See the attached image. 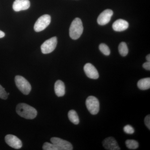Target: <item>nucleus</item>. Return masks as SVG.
I'll list each match as a JSON object with an SVG mask.
<instances>
[{"mask_svg": "<svg viewBox=\"0 0 150 150\" xmlns=\"http://www.w3.org/2000/svg\"><path fill=\"white\" fill-rule=\"evenodd\" d=\"M129 26V23L122 19L117 20L113 23L112 25L113 29L117 32L124 31L127 29Z\"/></svg>", "mask_w": 150, "mask_h": 150, "instance_id": "obj_13", "label": "nucleus"}, {"mask_svg": "<svg viewBox=\"0 0 150 150\" xmlns=\"http://www.w3.org/2000/svg\"><path fill=\"white\" fill-rule=\"evenodd\" d=\"M84 71L87 76L90 79H97L99 78V74L97 70L90 63H87L85 65Z\"/></svg>", "mask_w": 150, "mask_h": 150, "instance_id": "obj_10", "label": "nucleus"}, {"mask_svg": "<svg viewBox=\"0 0 150 150\" xmlns=\"http://www.w3.org/2000/svg\"><path fill=\"white\" fill-rule=\"evenodd\" d=\"M5 35V34L4 33L0 30V38H1L4 37Z\"/></svg>", "mask_w": 150, "mask_h": 150, "instance_id": "obj_25", "label": "nucleus"}, {"mask_svg": "<svg viewBox=\"0 0 150 150\" xmlns=\"http://www.w3.org/2000/svg\"><path fill=\"white\" fill-rule=\"evenodd\" d=\"M126 144L127 147L130 149H137L139 147V143L134 140H127L126 142Z\"/></svg>", "mask_w": 150, "mask_h": 150, "instance_id": "obj_18", "label": "nucleus"}, {"mask_svg": "<svg viewBox=\"0 0 150 150\" xmlns=\"http://www.w3.org/2000/svg\"><path fill=\"white\" fill-rule=\"evenodd\" d=\"M137 86L142 90L149 89L150 88V78H144L140 80L137 83Z\"/></svg>", "mask_w": 150, "mask_h": 150, "instance_id": "obj_15", "label": "nucleus"}, {"mask_svg": "<svg viewBox=\"0 0 150 150\" xmlns=\"http://www.w3.org/2000/svg\"><path fill=\"white\" fill-rule=\"evenodd\" d=\"M30 6V2L29 0H15L14 2L13 8L16 12L26 10Z\"/></svg>", "mask_w": 150, "mask_h": 150, "instance_id": "obj_12", "label": "nucleus"}, {"mask_svg": "<svg viewBox=\"0 0 150 150\" xmlns=\"http://www.w3.org/2000/svg\"><path fill=\"white\" fill-rule=\"evenodd\" d=\"M5 139L6 144L13 149H18L22 147L21 141L14 135L11 134L6 135Z\"/></svg>", "mask_w": 150, "mask_h": 150, "instance_id": "obj_8", "label": "nucleus"}, {"mask_svg": "<svg viewBox=\"0 0 150 150\" xmlns=\"http://www.w3.org/2000/svg\"><path fill=\"white\" fill-rule=\"evenodd\" d=\"M103 147L106 150H120L118 143L114 138L112 137H108L103 140L102 143Z\"/></svg>", "mask_w": 150, "mask_h": 150, "instance_id": "obj_11", "label": "nucleus"}, {"mask_svg": "<svg viewBox=\"0 0 150 150\" xmlns=\"http://www.w3.org/2000/svg\"><path fill=\"white\" fill-rule=\"evenodd\" d=\"M68 117L70 121L74 124L78 125L79 123V118L77 113L75 110H70L68 113Z\"/></svg>", "mask_w": 150, "mask_h": 150, "instance_id": "obj_16", "label": "nucleus"}, {"mask_svg": "<svg viewBox=\"0 0 150 150\" xmlns=\"http://www.w3.org/2000/svg\"><path fill=\"white\" fill-rule=\"evenodd\" d=\"M123 131L127 134H132L135 132V130L132 126L129 125H127L124 126Z\"/></svg>", "mask_w": 150, "mask_h": 150, "instance_id": "obj_21", "label": "nucleus"}, {"mask_svg": "<svg viewBox=\"0 0 150 150\" xmlns=\"http://www.w3.org/2000/svg\"><path fill=\"white\" fill-rule=\"evenodd\" d=\"M113 13V11L111 10H105L99 15L98 18V23L101 25L107 24L110 22Z\"/></svg>", "mask_w": 150, "mask_h": 150, "instance_id": "obj_9", "label": "nucleus"}, {"mask_svg": "<svg viewBox=\"0 0 150 150\" xmlns=\"http://www.w3.org/2000/svg\"><path fill=\"white\" fill-rule=\"evenodd\" d=\"M16 110L18 115L25 119H34L37 115V110L35 108L24 103L18 105Z\"/></svg>", "mask_w": 150, "mask_h": 150, "instance_id": "obj_1", "label": "nucleus"}, {"mask_svg": "<svg viewBox=\"0 0 150 150\" xmlns=\"http://www.w3.org/2000/svg\"><path fill=\"white\" fill-rule=\"evenodd\" d=\"M54 90L57 96L62 97L65 94V86L62 81H56L54 86Z\"/></svg>", "mask_w": 150, "mask_h": 150, "instance_id": "obj_14", "label": "nucleus"}, {"mask_svg": "<svg viewBox=\"0 0 150 150\" xmlns=\"http://www.w3.org/2000/svg\"><path fill=\"white\" fill-rule=\"evenodd\" d=\"M83 27L80 18H76L71 25L69 29L70 37L73 40H77L81 37L83 32Z\"/></svg>", "mask_w": 150, "mask_h": 150, "instance_id": "obj_2", "label": "nucleus"}, {"mask_svg": "<svg viewBox=\"0 0 150 150\" xmlns=\"http://www.w3.org/2000/svg\"><path fill=\"white\" fill-rule=\"evenodd\" d=\"M15 81L17 87L23 94H29L31 90V86L25 78L22 76H17L15 78Z\"/></svg>", "mask_w": 150, "mask_h": 150, "instance_id": "obj_3", "label": "nucleus"}, {"mask_svg": "<svg viewBox=\"0 0 150 150\" xmlns=\"http://www.w3.org/2000/svg\"><path fill=\"white\" fill-rule=\"evenodd\" d=\"M99 48L100 51L105 56H109L110 55V49L106 44L101 43L99 45Z\"/></svg>", "mask_w": 150, "mask_h": 150, "instance_id": "obj_19", "label": "nucleus"}, {"mask_svg": "<svg viewBox=\"0 0 150 150\" xmlns=\"http://www.w3.org/2000/svg\"><path fill=\"white\" fill-rule=\"evenodd\" d=\"M52 144H54L58 150H72L73 149L72 145L68 141L62 139L57 137H53L51 139Z\"/></svg>", "mask_w": 150, "mask_h": 150, "instance_id": "obj_7", "label": "nucleus"}, {"mask_svg": "<svg viewBox=\"0 0 150 150\" xmlns=\"http://www.w3.org/2000/svg\"><path fill=\"white\" fill-rule=\"evenodd\" d=\"M8 95L6 91L4 88L0 85V98L6 100L8 98Z\"/></svg>", "mask_w": 150, "mask_h": 150, "instance_id": "obj_22", "label": "nucleus"}, {"mask_svg": "<svg viewBox=\"0 0 150 150\" xmlns=\"http://www.w3.org/2000/svg\"><path fill=\"white\" fill-rule=\"evenodd\" d=\"M51 17L48 15L45 14L40 16L35 23L34 29L35 32H39L46 29L50 24Z\"/></svg>", "mask_w": 150, "mask_h": 150, "instance_id": "obj_5", "label": "nucleus"}, {"mask_svg": "<svg viewBox=\"0 0 150 150\" xmlns=\"http://www.w3.org/2000/svg\"><path fill=\"white\" fill-rule=\"evenodd\" d=\"M146 59L147 61V62H150V54H149L147 56H146Z\"/></svg>", "mask_w": 150, "mask_h": 150, "instance_id": "obj_26", "label": "nucleus"}, {"mask_svg": "<svg viewBox=\"0 0 150 150\" xmlns=\"http://www.w3.org/2000/svg\"><path fill=\"white\" fill-rule=\"evenodd\" d=\"M143 67L145 69L150 71V62H145V63H144V64L143 65Z\"/></svg>", "mask_w": 150, "mask_h": 150, "instance_id": "obj_24", "label": "nucleus"}, {"mask_svg": "<svg viewBox=\"0 0 150 150\" xmlns=\"http://www.w3.org/2000/svg\"><path fill=\"white\" fill-rule=\"evenodd\" d=\"M86 106L88 110L92 115H96L99 111V100L93 96L88 97L86 100Z\"/></svg>", "mask_w": 150, "mask_h": 150, "instance_id": "obj_4", "label": "nucleus"}, {"mask_svg": "<svg viewBox=\"0 0 150 150\" xmlns=\"http://www.w3.org/2000/svg\"><path fill=\"white\" fill-rule=\"evenodd\" d=\"M145 125L149 130H150V115H148L145 117L144 119Z\"/></svg>", "mask_w": 150, "mask_h": 150, "instance_id": "obj_23", "label": "nucleus"}, {"mask_svg": "<svg viewBox=\"0 0 150 150\" xmlns=\"http://www.w3.org/2000/svg\"><path fill=\"white\" fill-rule=\"evenodd\" d=\"M118 51L121 56H126L129 53V49L126 43L121 42L118 46Z\"/></svg>", "mask_w": 150, "mask_h": 150, "instance_id": "obj_17", "label": "nucleus"}, {"mask_svg": "<svg viewBox=\"0 0 150 150\" xmlns=\"http://www.w3.org/2000/svg\"><path fill=\"white\" fill-rule=\"evenodd\" d=\"M57 44L56 37L51 38L46 40L41 46V52L43 54H50L55 50Z\"/></svg>", "mask_w": 150, "mask_h": 150, "instance_id": "obj_6", "label": "nucleus"}, {"mask_svg": "<svg viewBox=\"0 0 150 150\" xmlns=\"http://www.w3.org/2000/svg\"><path fill=\"white\" fill-rule=\"evenodd\" d=\"M43 149L44 150H58V149L54 144L48 142H46L43 144Z\"/></svg>", "mask_w": 150, "mask_h": 150, "instance_id": "obj_20", "label": "nucleus"}]
</instances>
